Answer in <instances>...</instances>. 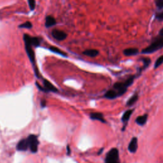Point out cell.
I'll return each instance as SVG.
<instances>
[{"mask_svg":"<svg viewBox=\"0 0 163 163\" xmlns=\"http://www.w3.org/2000/svg\"><path fill=\"white\" fill-rule=\"evenodd\" d=\"M140 60L143 63V65L141 68H140L138 70V72H137V73H136V75H137V76H138V77L141 75V73L143 72V71H144L145 70H146L150 66V64H151V58L148 57H141L140 59Z\"/></svg>","mask_w":163,"mask_h":163,"instance_id":"8","label":"cell"},{"mask_svg":"<svg viewBox=\"0 0 163 163\" xmlns=\"http://www.w3.org/2000/svg\"><path fill=\"white\" fill-rule=\"evenodd\" d=\"M99 54V51L96 49H87L83 52V54L91 57H96L97 56H98Z\"/></svg>","mask_w":163,"mask_h":163,"instance_id":"17","label":"cell"},{"mask_svg":"<svg viewBox=\"0 0 163 163\" xmlns=\"http://www.w3.org/2000/svg\"><path fill=\"white\" fill-rule=\"evenodd\" d=\"M139 99V95L138 93H135L126 102V107H131L137 102V101Z\"/></svg>","mask_w":163,"mask_h":163,"instance_id":"15","label":"cell"},{"mask_svg":"<svg viewBox=\"0 0 163 163\" xmlns=\"http://www.w3.org/2000/svg\"><path fill=\"white\" fill-rule=\"evenodd\" d=\"M163 48V37L158 36L148 47L142 49V54H151Z\"/></svg>","mask_w":163,"mask_h":163,"instance_id":"3","label":"cell"},{"mask_svg":"<svg viewBox=\"0 0 163 163\" xmlns=\"http://www.w3.org/2000/svg\"><path fill=\"white\" fill-rule=\"evenodd\" d=\"M163 64V55L161 56L160 57H159L157 60L155 61V63H154V68L155 70L158 68L161 64Z\"/></svg>","mask_w":163,"mask_h":163,"instance_id":"19","label":"cell"},{"mask_svg":"<svg viewBox=\"0 0 163 163\" xmlns=\"http://www.w3.org/2000/svg\"><path fill=\"white\" fill-rule=\"evenodd\" d=\"M90 119L93 121H98L102 123H107L105 117L103 116V114L100 112H93L90 113L89 115Z\"/></svg>","mask_w":163,"mask_h":163,"instance_id":"10","label":"cell"},{"mask_svg":"<svg viewBox=\"0 0 163 163\" xmlns=\"http://www.w3.org/2000/svg\"><path fill=\"white\" fill-rule=\"evenodd\" d=\"M154 3L159 10H163V0H155Z\"/></svg>","mask_w":163,"mask_h":163,"instance_id":"21","label":"cell"},{"mask_svg":"<svg viewBox=\"0 0 163 163\" xmlns=\"http://www.w3.org/2000/svg\"><path fill=\"white\" fill-rule=\"evenodd\" d=\"M49 49L52 51V52H53V53H55L56 54H59V55H61L63 56H67V54L64 53V52L63 50H61V49H58L57 47H56L54 46H51L49 47Z\"/></svg>","mask_w":163,"mask_h":163,"instance_id":"18","label":"cell"},{"mask_svg":"<svg viewBox=\"0 0 163 163\" xmlns=\"http://www.w3.org/2000/svg\"><path fill=\"white\" fill-rule=\"evenodd\" d=\"M105 163H120L118 149L114 148L110 150L107 154Z\"/></svg>","mask_w":163,"mask_h":163,"instance_id":"4","label":"cell"},{"mask_svg":"<svg viewBox=\"0 0 163 163\" xmlns=\"http://www.w3.org/2000/svg\"><path fill=\"white\" fill-rule=\"evenodd\" d=\"M27 140L28 142L29 148H30L31 151L33 153L36 152L38 151V146L39 144L37 136L34 134H31L28 137Z\"/></svg>","mask_w":163,"mask_h":163,"instance_id":"5","label":"cell"},{"mask_svg":"<svg viewBox=\"0 0 163 163\" xmlns=\"http://www.w3.org/2000/svg\"><path fill=\"white\" fill-rule=\"evenodd\" d=\"M159 36H161V37H163V28L161 29V30L159 31Z\"/></svg>","mask_w":163,"mask_h":163,"instance_id":"25","label":"cell"},{"mask_svg":"<svg viewBox=\"0 0 163 163\" xmlns=\"http://www.w3.org/2000/svg\"><path fill=\"white\" fill-rule=\"evenodd\" d=\"M148 115L147 114L137 117L135 120V122L137 124L140 126H143L146 124V123L148 120Z\"/></svg>","mask_w":163,"mask_h":163,"instance_id":"13","label":"cell"},{"mask_svg":"<svg viewBox=\"0 0 163 163\" xmlns=\"http://www.w3.org/2000/svg\"><path fill=\"white\" fill-rule=\"evenodd\" d=\"M138 149V138L133 137L128 145V151L131 153H135Z\"/></svg>","mask_w":163,"mask_h":163,"instance_id":"11","label":"cell"},{"mask_svg":"<svg viewBox=\"0 0 163 163\" xmlns=\"http://www.w3.org/2000/svg\"><path fill=\"white\" fill-rule=\"evenodd\" d=\"M36 85L39 89L43 91H45V92H49V91H52V92H57V89L47 80L43 79V85H44L43 87H42L40 86V85L38 84V83H36Z\"/></svg>","mask_w":163,"mask_h":163,"instance_id":"7","label":"cell"},{"mask_svg":"<svg viewBox=\"0 0 163 163\" xmlns=\"http://www.w3.org/2000/svg\"><path fill=\"white\" fill-rule=\"evenodd\" d=\"M137 77H138V76L136 74L131 75L126 80L121 82H117L113 85L112 89H110L114 93L117 98L126 93L128 87L131 86L134 83V80Z\"/></svg>","mask_w":163,"mask_h":163,"instance_id":"1","label":"cell"},{"mask_svg":"<svg viewBox=\"0 0 163 163\" xmlns=\"http://www.w3.org/2000/svg\"><path fill=\"white\" fill-rule=\"evenodd\" d=\"M56 24V21L54 17L49 15L45 19V26L47 28H50L53 26V25Z\"/></svg>","mask_w":163,"mask_h":163,"instance_id":"16","label":"cell"},{"mask_svg":"<svg viewBox=\"0 0 163 163\" xmlns=\"http://www.w3.org/2000/svg\"><path fill=\"white\" fill-rule=\"evenodd\" d=\"M28 4H29L30 10H34L35 8V6H36V2L34 1V0H29Z\"/></svg>","mask_w":163,"mask_h":163,"instance_id":"23","label":"cell"},{"mask_svg":"<svg viewBox=\"0 0 163 163\" xmlns=\"http://www.w3.org/2000/svg\"><path fill=\"white\" fill-rule=\"evenodd\" d=\"M134 109H129L127 110H126V112L123 114L122 116V122L123 123V127L122 129V131H124L125 129L126 128V126H127L128 122L130 119V117L132 115L133 112H134Z\"/></svg>","mask_w":163,"mask_h":163,"instance_id":"6","label":"cell"},{"mask_svg":"<svg viewBox=\"0 0 163 163\" xmlns=\"http://www.w3.org/2000/svg\"><path fill=\"white\" fill-rule=\"evenodd\" d=\"M139 53V50L137 48H127L123 50V54L127 57L136 56Z\"/></svg>","mask_w":163,"mask_h":163,"instance_id":"12","label":"cell"},{"mask_svg":"<svg viewBox=\"0 0 163 163\" xmlns=\"http://www.w3.org/2000/svg\"><path fill=\"white\" fill-rule=\"evenodd\" d=\"M52 36L58 41H63L66 38L67 34L63 31L55 29L52 31Z\"/></svg>","mask_w":163,"mask_h":163,"instance_id":"9","label":"cell"},{"mask_svg":"<svg viewBox=\"0 0 163 163\" xmlns=\"http://www.w3.org/2000/svg\"><path fill=\"white\" fill-rule=\"evenodd\" d=\"M155 19L158 21H163V10L161 12H157L155 14Z\"/></svg>","mask_w":163,"mask_h":163,"instance_id":"20","label":"cell"},{"mask_svg":"<svg viewBox=\"0 0 163 163\" xmlns=\"http://www.w3.org/2000/svg\"><path fill=\"white\" fill-rule=\"evenodd\" d=\"M24 41L25 43V50H26V53L28 54V57L29 58V60L32 63V65H33L35 72L36 75L37 76L38 78H40V74H39V71L36 68V60H35V53L33 49H32V45L30 43L29 38H28V34H24Z\"/></svg>","mask_w":163,"mask_h":163,"instance_id":"2","label":"cell"},{"mask_svg":"<svg viewBox=\"0 0 163 163\" xmlns=\"http://www.w3.org/2000/svg\"><path fill=\"white\" fill-rule=\"evenodd\" d=\"M29 148L28 142L26 139H23L18 143L17 145V149L20 151H25Z\"/></svg>","mask_w":163,"mask_h":163,"instance_id":"14","label":"cell"},{"mask_svg":"<svg viewBox=\"0 0 163 163\" xmlns=\"http://www.w3.org/2000/svg\"><path fill=\"white\" fill-rule=\"evenodd\" d=\"M20 28H26V29H31L32 27V24L31 22L27 21L22 24H21L19 26Z\"/></svg>","mask_w":163,"mask_h":163,"instance_id":"22","label":"cell"},{"mask_svg":"<svg viewBox=\"0 0 163 163\" xmlns=\"http://www.w3.org/2000/svg\"><path fill=\"white\" fill-rule=\"evenodd\" d=\"M41 105H42V107H45V105H46V101H45V100H42Z\"/></svg>","mask_w":163,"mask_h":163,"instance_id":"24","label":"cell"}]
</instances>
